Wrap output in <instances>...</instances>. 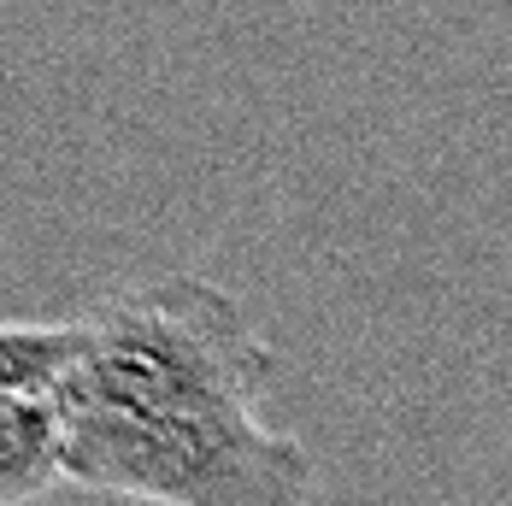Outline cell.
Returning a JSON list of instances; mask_svg holds the SVG:
<instances>
[{"label":"cell","mask_w":512,"mask_h":506,"mask_svg":"<svg viewBox=\"0 0 512 506\" xmlns=\"http://www.w3.org/2000/svg\"><path fill=\"white\" fill-rule=\"evenodd\" d=\"M71 330L53 389L65 483L142 506H312L318 459L265 418L283 359L230 289L130 283Z\"/></svg>","instance_id":"cell-1"},{"label":"cell","mask_w":512,"mask_h":506,"mask_svg":"<svg viewBox=\"0 0 512 506\" xmlns=\"http://www.w3.org/2000/svg\"><path fill=\"white\" fill-rule=\"evenodd\" d=\"M65 483V430L53 395L0 406V506H30Z\"/></svg>","instance_id":"cell-2"},{"label":"cell","mask_w":512,"mask_h":506,"mask_svg":"<svg viewBox=\"0 0 512 506\" xmlns=\"http://www.w3.org/2000/svg\"><path fill=\"white\" fill-rule=\"evenodd\" d=\"M71 324H36V318H0V406L42 401L59 389L71 365Z\"/></svg>","instance_id":"cell-3"}]
</instances>
